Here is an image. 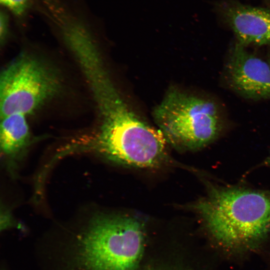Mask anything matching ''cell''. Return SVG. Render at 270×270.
Listing matches in <instances>:
<instances>
[{"mask_svg": "<svg viewBox=\"0 0 270 270\" xmlns=\"http://www.w3.org/2000/svg\"><path fill=\"white\" fill-rule=\"evenodd\" d=\"M154 116L167 142L180 150H198L215 141L224 124L212 100L179 90H170Z\"/></svg>", "mask_w": 270, "mask_h": 270, "instance_id": "obj_4", "label": "cell"}, {"mask_svg": "<svg viewBox=\"0 0 270 270\" xmlns=\"http://www.w3.org/2000/svg\"><path fill=\"white\" fill-rule=\"evenodd\" d=\"M268 62H269V63L270 64V58H269Z\"/></svg>", "mask_w": 270, "mask_h": 270, "instance_id": "obj_12", "label": "cell"}, {"mask_svg": "<svg viewBox=\"0 0 270 270\" xmlns=\"http://www.w3.org/2000/svg\"><path fill=\"white\" fill-rule=\"evenodd\" d=\"M61 86L52 68L32 55L20 54L0 74V118L32 113L58 94Z\"/></svg>", "mask_w": 270, "mask_h": 270, "instance_id": "obj_5", "label": "cell"}, {"mask_svg": "<svg viewBox=\"0 0 270 270\" xmlns=\"http://www.w3.org/2000/svg\"><path fill=\"white\" fill-rule=\"evenodd\" d=\"M191 206L215 240L233 250L252 248L270 232V190L207 184Z\"/></svg>", "mask_w": 270, "mask_h": 270, "instance_id": "obj_3", "label": "cell"}, {"mask_svg": "<svg viewBox=\"0 0 270 270\" xmlns=\"http://www.w3.org/2000/svg\"><path fill=\"white\" fill-rule=\"evenodd\" d=\"M9 18L8 14L4 10H2L0 14V43L6 39L8 34Z\"/></svg>", "mask_w": 270, "mask_h": 270, "instance_id": "obj_11", "label": "cell"}, {"mask_svg": "<svg viewBox=\"0 0 270 270\" xmlns=\"http://www.w3.org/2000/svg\"><path fill=\"white\" fill-rule=\"evenodd\" d=\"M147 234L139 218L96 214L78 230L40 238V270H136Z\"/></svg>", "mask_w": 270, "mask_h": 270, "instance_id": "obj_1", "label": "cell"}, {"mask_svg": "<svg viewBox=\"0 0 270 270\" xmlns=\"http://www.w3.org/2000/svg\"><path fill=\"white\" fill-rule=\"evenodd\" d=\"M216 10L232 30L238 44H270V6H254L225 0L217 4Z\"/></svg>", "mask_w": 270, "mask_h": 270, "instance_id": "obj_7", "label": "cell"}, {"mask_svg": "<svg viewBox=\"0 0 270 270\" xmlns=\"http://www.w3.org/2000/svg\"><path fill=\"white\" fill-rule=\"evenodd\" d=\"M100 114L99 128L90 148L116 164L148 168L168 158L167 142L159 129L144 121L128 106L106 70H92L86 76Z\"/></svg>", "mask_w": 270, "mask_h": 270, "instance_id": "obj_2", "label": "cell"}, {"mask_svg": "<svg viewBox=\"0 0 270 270\" xmlns=\"http://www.w3.org/2000/svg\"><path fill=\"white\" fill-rule=\"evenodd\" d=\"M32 0H0L4 9L18 18H24L30 7Z\"/></svg>", "mask_w": 270, "mask_h": 270, "instance_id": "obj_10", "label": "cell"}, {"mask_svg": "<svg viewBox=\"0 0 270 270\" xmlns=\"http://www.w3.org/2000/svg\"><path fill=\"white\" fill-rule=\"evenodd\" d=\"M140 270H190L188 266L177 260L172 258H160L150 260Z\"/></svg>", "mask_w": 270, "mask_h": 270, "instance_id": "obj_9", "label": "cell"}, {"mask_svg": "<svg viewBox=\"0 0 270 270\" xmlns=\"http://www.w3.org/2000/svg\"><path fill=\"white\" fill-rule=\"evenodd\" d=\"M30 130L26 116L14 114L1 118L0 148L8 156H14L27 146Z\"/></svg>", "mask_w": 270, "mask_h": 270, "instance_id": "obj_8", "label": "cell"}, {"mask_svg": "<svg viewBox=\"0 0 270 270\" xmlns=\"http://www.w3.org/2000/svg\"><path fill=\"white\" fill-rule=\"evenodd\" d=\"M230 87L241 96L254 100L270 99V64L236 43L226 66Z\"/></svg>", "mask_w": 270, "mask_h": 270, "instance_id": "obj_6", "label": "cell"}]
</instances>
